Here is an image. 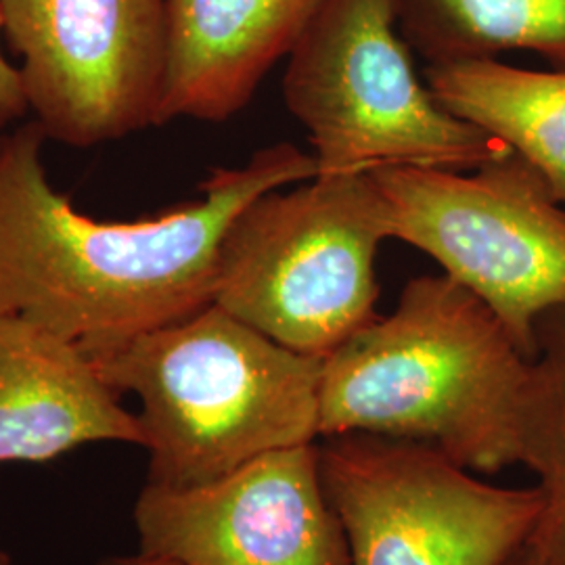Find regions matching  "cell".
I'll list each match as a JSON object with an SVG mask.
<instances>
[{
  "label": "cell",
  "instance_id": "cell-1",
  "mask_svg": "<svg viewBox=\"0 0 565 565\" xmlns=\"http://www.w3.org/2000/svg\"><path fill=\"white\" fill-rule=\"evenodd\" d=\"M39 121L0 135V315L95 352L179 323L216 300L221 243L264 193L310 181L317 160L291 142L242 168H214L202 200L153 218L107 223L78 212L42 163Z\"/></svg>",
  "mask_w": 565,
  "mask_h": 565
},
{
  "label": "cell",
  "instance_id": "cell-17",
  "mask_svg": "<svg viewBox=\"0 0 565 565\" xmlns=\"http://www.w3.org/2000/svg\"><path fill=\"white\" fill-rule=\"evenodd\" d=\"M505 565H546L545 559L541 557V553L534 548V545L530 543V539H527V543H525Z\"/></svg>",
  "mask_w": 565,
  "mask_h": 565
},
{
  "label": "cell",
  "instance_id": "cell-12",
  "mask_svg": "<svg viewBox=\"0 0 565 565\" xmlns=\"http://www.w3.org/2000/svg\"><path fill=\"white\" fill-rule=\"evenodd\" d=\"M425 78L450 114L480 126L532 163L565 205V70L457 61L427 65Z\"/></svg>",
  "mask_w": 565,
  "mask_h": 565
},
{
  "label": "cell",
  "instance_id": "cell-15",
  "mask_svg": "<svg viewBox=\"0 0 565 565\" xmlns=\"http://www.w3.org/2000/svg\"><path fill=\"white\" fill-rule=\"evenodd\" d=\"M2 36H4V21L0 13V130L11 126L13 121L21 120L30 111L25 86L21 81L20 65L11 63L2 53Z\"/></svg>",
  "mask_w": 565,
  "mask_h": 565
},
{
  "label": "cell",
  "instance_id": "cell-11",
  "mask_svg": "<svg viewBox=\"0 0 565 565\" xmlns=\"http://www.w3.org/2000/svg\"><path fill=\"white\" fill-rule=\"evenodd\" d=\"M120 398L78 343L0 315V465L49 463L93 443L142 448L139 415Z\"/></svg>",
  "mask_w": 565,
  "mask_h": 565
},
{
  "label": "cell",
  "instance_id": "cell-4",
  "mask_svg": "<svg viewBox=\"0 0 565 565\" xmlns=\"http://www.w3.org/2000/svg\"><path fill=\"white\" fill-rule=\"evenodd\" d=\"M282 99L308 130L317 177L471 172L511 153L419 81L392 0H323L287 57Z\"/></svg>",
  "mask_w": 565,
  "mask_h": 565
},
{
  "label": "cell",
  "instance_id": "cell-9",
  "mask_svg": "<svg viewBox=\"0 0 565 565\" xmlns=\"http://www.w3.org/2000/svg\"><path fill=\"white\" fill-rule=\"evenodd\" d=\"M139 551L181 565H350L319 443L266 452L212 484L142 486Z\"/></svg>",
  "mask_w": 565,
  "mask_h": 565
},
{
  "label": "cell",
  "instance_id": "cell-6",
  "mask_svg": "<svg viewBox=\"0 0 565 565\" xmlns=\"http://www.w3.org/2000/svg\"><path fill=\"white\" fill-rule=\"evenodd\" d=\"M390 237L443 266L494 312L525 359L541 317L565 303V210L543 174L507 153L471 172H371Z\"/></svg>",
  "mask_w": 565,
  "mask_h": 565
},
{
  "label": "cell",
  "instance_id": "cell-16",
  "mask_svg": "<svg viewBox=\"0 0 565 565\" xmlns=\"http://www.w3.org/2000/svg\"><path fill=\"white\" fill-rule=\"evenodd\" d=\"M97 565H181L172 559H166V557H158V555H149V553H142L137 551L135 555H118V557H107Z\"/></svg>",
  "mask_w": 565,
  "mask_h": 565
},
{
  "label": "cell",
  "instance_id": "cell-18",
  "mask_svg": "<svg viewBox=\"0 0 565 565\" xmlns=\"http://www.w3.org/2000/svg\"><path fill=\"white\" fill-rule=\"evenodd\" d=\"M0 565H13L11 557H9L4 551H0Z\"/></svg>",
  "mask_w": 565,
  "mask_h": 565
},
{
  "label": "cell",
  "instance_id": "cell-7",
  "mask_svg": "<svg viewBox=\"0 0 565 565\" xmlns=\"http://www.w3.org/2000/svg\"><path fill=\"white\" fill-rule=\"evenodd\" d=\"M319 463L350 565H505L543 511L536 486L490 484L424 443L327 436Z\"/></svg>",
  "mask_w": 565,
  "mask_h": 565
},
{
  "label": "cell",
  "instance_id": "cell-13",
  "mask_svg": "<svg viewBox=\"0 0 565 565\" xmlns=\"http://www.w3.org/2000/svg\"><path fill=\"white\" fill-rule=\"evenodd\" d=\"M404 42L427 65L527 51L565 70V0H392Z\"/></svg>",
  "mask_w": 565,
  "mask_h": 565
},
{
  "label": "cell",
  "instance_id": "cell-8",
  "mask_svg": "<svg viewBox=\"0 0 565 565\" xmlns=\"http://www.w3.org/2000/svg\"><path fill=\"white\" fill-rule=\"evenodd\" d=\"M34 120L70 147L153 126L166 0H0Z\"/></svg>",
  "mask_w": 565,
  "mask_h": 565
},
{
  "label": "cell",
  "instance_id": "cell-5",
  "mask_svg": "<svg viewBox=\"0 0 565 565\" xmlns=\"http://www.w3.org/2000/svg\"><path fill=\"white\" fill-rule=\"evenodd\" d=\"M385 239L387 212L371 174L268 191L224 235L214 303L324 361L377 319L375 260Z\"/></svg>",
  "mask_w": 565,
  "mask_h": 565
},
{
  "label": "cell",
  "instance_id": "cell-10",
  "mask_svg": "<svg viewBox=\"0 0 565 565\" xmlns=\"http://www.w3.org/2000/svg\"><path fill=\"white\" fill-rule=\"evenodd\" d=\"M323 0H166L153 126L231 120L287 60Z\"/></svg>",
  "mask_w": 565,
  "mask_h": 565
},
{
  "label": "cell",
  "instance_id": "cell-3",
  "mask_svg": "<svg viewBox=\"0 0 565 565\" xmlns=\"http://www.w3.org/2000/svg\"><path fill=\"white\" fill-rule=\"evenodd\" d=\"M86 354L120 396L141 403L145 484H212L266 452L321 438L323 359L285 348L218 303Z\"/></svg>",
  "mask_w": 565,
  "mask_h": 565
},
{
  "label": "cell",
  "instance_id": "cell-2",
  "mask_svg": "<svg viewBox=\"0 0 565 565\" xmlns=\"http://www.w3.org/2000/svg\"><path fill=\"white\" fill-rule=\"evenodd\" d=\"M530 359L480 298L446 275L406 282L387 317L323 361L321 438L424 443L473 473L520 465Z\"/></svg>",
  "mask_w": 565,
  "mask_h": 565
},
{
  "label": "cell",
  "instance_id": "cell-14",
  "mask_svg": "<svg viewBox=\"0 0 565 565\" xmlns=\"http://www.w3.org/2000/svg\"><path fill=\"white\" fill-rule=\"evenodd\" d=\"M520 448L543 499L530 543L546 565H565V303L536 323Z\"/></svg>",
  "mask_w": 565,
  "mask_h": 565
}]
</instances>
